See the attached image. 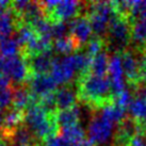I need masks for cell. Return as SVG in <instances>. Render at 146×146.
<instances>
[{
	"label": "cell",
	"instance_id": "3",
	"mask_svg": "<svg viewBox=\"0 0 146 146\" xmlns=\"http://www.w3.org/2000/svg\"><path fill=\"white\" fill-rule=\"evenodd\" d=\"M38 3L45 18L51 24L65 23L72 18L75 19L81 10V4L77 1H43Z\"/></svg>",
	"mask_w": 146,
	"mask_h": 146
},
{
	"label": "cell",
	"instance_id": "11",
	"mask_svg": "<svg viewBox=\"0 0 146 146\" xmlns=\"http://www.w3.org/2000/svg\"><path fill=\"white\" fill-rule=\"evenodd\" d=\"M70 36L73 37L77 45L80 47L88 44L92 40L93 28L89 18L85 16H78L70 21L68 25Z\"/></svg>",
	"mask_w": 146,
	"mask_h": 146
},
{
	"label": "cell",
	"instance_id": "33",
	"mask_svg": "<svg viewBox=\"0 0 146 146\" xmlns=\"http://www.w3.org/2000/svg\"><path fill=\"white\" fill-rule=\"evenodd\" d=\"M95 146H110L109 144H105V145H95Z\"/></svg>",
	"mask_w": 146,
	"mask_h": 146
},
{
	"label": "cell",
	"instance_id": "2",
	"mask_svg": "<svg viewBox=\"0 0 146 146\" xmlns=\"http://www.w3.org/2000/svg\"><path fill=\"white\" fill-rule=\"evenodd\" d=\"M111 94V83L109 78L105 76H97L88 73L79 80L78 96L86 104L102 107L108 104Z\"/></svg>",
	"mask_w": 146,
	"mask_h": 146
},
{
	"label": "cell",
	"instance_id": "14",
	"mask_svg": "<svg viewBox=\"0 0 146 146\" xmlns=\"http://www.w3.org/2000/svg\"><path fill=\"white\" fill-rule=\"evenodd\" d=\"M53 59L54 57H53L52 49V50H49L46 52L33 56L29 59H25V60H27L29 67L33 75H38V74H48L49 70H51Z\"/></svg>",
	"mask_w": 146,
	"mask_h": 146
},
{
	"label": "cell",
	"instance_id": "24",
	"mask_svg": "<svg viewBox=\"0 0 146 146\" xmlns=\"http://www.w3.org/2000/svg\"><path fill=\"white\" fill-rule=\"evenodd\" d=\"M78 48L79 46L70 35L57 40L53 44V50L65 56H69V53H72L73 51H77Z\"/></svg>",
	"mask_w": 146,
	"mask_h": 146
},
{
	"label": "cell",
	"instance_id": "29",
	"mask_svg": "<svg viewBox=\"0 0 146 146\" xmlns=\"http://www.w3.org/2000/svg\"><path fill=\"white\" fill-rule=\"evenodd\" d=\"M102 46H104V44L99 38H97V37L92 38L86 44V54H89L91 58L96 56V54L102 51Z\"/></svg>",
	"mask_w": 146,
	"mask_h": 146
},
{
	"label": "cell",
	"instance_id": "5",
	"mask_svg": "<svg viewBox=\"0 0 146 146\" xmlns=\"http://www.w3.org/2000/svg\"><path fill=\"white\" fill-rule=\"evenodd\" d=\"M116 16V8L110 2H94L89 8V21L93 32L96 35H104L108 32L109 26Z\"/></svg>",
	"mask_w": 146,
	"mask_h": 146
},
{
	"label": "cell",
	"instance_id": "9",
	"mask_svg": "<svg viewBox=\"0 0 146 146\" xmlns=\"http://www.w3.org/2000/svg\"><path fill=\"white\" fill-rule=\"evenodd\" d=\"M57 85L50 74H38L33 75L29 80V91L33 100L37 102L46 95L54 93L57 91Z\"/></svg>",
	"mask_w": 146,
	"mask_h": 146
},
{
	"label": "cell",
	"instance_id": "19",
	"mask_svg": "<svg viewBox=\"0 0 146 146\" xmlns=\"http://www.w3.org/2000/svg\"><path fill=\"white\" fill-rule=\"evenodd\" d=\"M17 21L11 8L0 12V40L9 38L13 31L16 30Z\"/></svg>",
	"mask_w": 146,
	"mask_h": 146
},
{
	"label": "cell",
	"instance_id": "10",
	"mask_svg": "<svg viewBox=\"0 0 146 146\" xmlns=\"http://www.w3.org/2000/svg\"><path fill=\"white\" fill-rule=\"evenodd\" d=\"M108 74H109V80L111 83L112 94L116 96L117 94L122 93L125 88V73L123 68L122 54L114 53L109 59V67H108Z\"/></svg>",
	"mask_w": 146,
	"mask_h": 146
},
{
	"label": "cell",
	"instance_id": "26",
	"mask_svg": "<svg viewBox=\"0 0 146 146\" xmlns=\"http://www.w3.org/2000/svg\"><path fill=\"white\" fill-rule=\"evenodd\" d=\"M130 16L132 18H138L141 16L143 13L146 12V0L141 1V0H137V1H128V11Z\"/></svg>",
	"mask_w": 146,
	"mask_h": 146
},
{
	"label": "cell",
	"instance_id": "22",
	"mask_svg": "<svg viewBox=\"0 0 146 146\" xmlns=\"http://www.w3.org/2000/svg\"><path fill=\"white\" fill-rule=\"evenodd\" d=\"M131 37L137 44L146 45V12L135 18L131 28Z\"/></svg>",
	"mask_w": 146,
	"mask_h": 146
},
{
	"label": "cell",
	"instance_id": "23",
	"mask_svg": "<svg viewBox=\"0 0 146 146\" xmlns=\"http://www.w3.org/2000/svg\"><path fill=\"white\" fill-rule=\"evenodd\" d=\"M61 135L64 137L66 140H68L70 143H73L75 146L81 144L82 142H84L85 140V131L82 128V126L80 124L75 126H72L69 128H65V129L61 130Z\"/></svg>",
	"mask_w": 146,
	"mask_h": 146
},
{
	"label": "cell",
	"instance_id": "31",
	"mask_svg": "<svg viewBox=\"0 0 146 146\" xmlns=\"http://www.w3.org/2000/svg\"><path fill=\"white\" fill-rule=\"evenodd\" d=\"M127 146H146V138L141 134H137L130 140Z\"/></svg>",
	"mask_w": 146,
	"mask_h": 146
},
{
	"label": "cell",
	"instance_id": "17",
	"mask_svg": "<svg viewBox=\"0 0 146 146\" xmlns=\"http://www.w3.org/2000/svg\"><path fill=\"white\" fill-rule=\"evenodd\" d=\"M139 126L134 119L126 118L124 119L118 127V130L116 132V143L118 145L127 146L130 140L137 135Z\"/></svg>",
	"mask_w": 146,
	"mask_h": 146
},
{
	"label": "cell",
	"instance_id": "18",
	"mask_svg": "<svg viewBox=\"0 0 146 146\" xmlns=\"http://www.w3.org/2000/svg\"><path fill=\"white\" fill-rule=\"evenodd\" d=\"M33 102L34 100L31 96L29 88H25L24 85H18L16 89H13L12 108L26 112Z\"/></svg>",
	"mask_w": 146,
	"mask_h": 146
},
{
	"label": "cell",
	"instance_id": "7",
	"mask_svg": "<svg viewBox=\"0 0 146 146\" xmlns=\"http://www.w3.org/2000/svg\"><path fill=\"white\" fill-rule=\"evenodd\" d=\"M114 126L115 125L113 123L108 121L100 114L94 116L88 126L89 141L94 146L109 144L114 137Z\"/></svg>",
	"mask_w": 146,
	"mask_h": 146
},
{
	"label": "cell",
	"instance_id": "32",
	"mask_svg": "<svg viewBox=\"0 0 146 146\" xmlns=\"http://www.w3.org/2000/svg\"><path fill=\"white\" fill-rule=\"evenodd\" d=\"M142 81L146 84V57L141 59V78Z\"/></svg>",
	"mask_w": 146,
	"mask_h": 146
},
{
	"label": "cell",
	"instance_id": "28",
	"mask_svg": "<svg viewBox=\"0 0 146 146\" xmlns=\"http://www.w3.org/2000/svg\"><path fill=\"white\" fill-rule=\"evenodd\" d=\"M69 30V27L65 23H58V24H52L51 28V37L54 38L56 41L65 37L67 31Z\"/></svg>",
	"mask_w": 146,
	"mask_h": 146
},
{
	"label": "cell",
	"instance_id": "8",
	"mask_svg": "<svg viewBox=\"0 0 146 146\" xmlns=\"http://www.w3.org/2000/svg\"><path fill=\"white\" fill-rule=\"evenodd\" d=\"M51 77L57 84L68 85V83L74 80V78L78 74L75 56L69 54L61 58H54L51 67Z\"/></svg>",
	"mask_w": 146,
	"mask_h": 146
},
{
	"label": "cell",
	"instance_id": "4",
	"mask_svg": "<svg viewBox=\"0 0 146 146\" xmlns=\"http://www.w3.org/2000/svg\"><path fill=\"white\" fill-rule=\"evenodd\" d=\"M0 75H3L14 83L23 85L25 82H29L32 78L33 73L29 67L27 60L21 54L13 57L0 56Z\"/></svg>",
	"mask_w": 146,
	"mask_h": 146
},
{
	"label": "cell",
	"instance_id": "25",
	"mask_svg": "<svg viewBox=\"0 0 146 146\" xmlns=\"http://www.w3.org/2000/svg\"><path fill=\"white\" fill-rule=\"evenodd\" d=\"M21 52V47L15 38H3L0 40V54L2 57H13Z\"/></svg>",
	"mask_w": 146,
	"mask_h": 146
},
{
	"label": "cell",
	"instance_id": "16",
	"mask_svg": "<svg viewBox=\"0 0 146 146\" xmlns=\"http://www.w3.org/2000/svg\"><path fill=\"white\" fill-rule=\"evenodd\" d=\"M128 110L134 121L139 122L140 127L146 130V94L139 93L138 96L132 99Z\"/></svg>",
	"mask_w": 146,
	"mask_h": 146
},
{
	"label": "cell",
	"instance_id": "20",
	"mask_svg": "<svg viewBox=\"0 0 146 146\" xmlns=\"http://www.w3.org/2000/svg\"><path fill=\"white\" fill-rule=\"evenodd\" d=\"M100 115L107 118L108 121L112 122L115 124H121V123L125 119V109L121 108L119 106L115 105V104H106L102 107L100 109Z\"/></svg>",
	"mask_w": 146,
	"mask_h": 146
},
{
	"label": "cell",
	"instance_id": "6",
	"mask_svg": "<svg viewBox=\"0 0 146 146\" xmlns=\"http://www.w3.org/2000/svg\"><path fill=\"white\" fill-rule=\"evenodd\" d=\"M108 42L111 48L121 51L128 46L131 38V28L125 17L116 16L113 18L108 29Z\"/></svg>",
	"mask_w": 146,
	"mask_h": 146
},
{
	"label": "cell",
	"instance_id": "12",
	"mask_svg": "<svg viewBox=\"0 0 146 146\" xmlns=\"http://www.w3.org/2000/svg\"><path fill=\"white\" fill-rule=\"evenodd\" d=\"M81 113V109L77 106H75L70 109L57 110L53 113V117L57 123L59 131H61L65 128H69L72 126L78 125Z\"/></svg>",
	"mask_w": 146,
	"mask_h": 146
},
{
	"label": "cell",
	"instance_id": "27",
	"mask_svg": "<svg viewBox=\"0 0 146 146\" xmlns=\"http://www.w3.org/2000/svg\"><path fill=\"white\" fill-rule=\"evenodd\" d=\"M132 95H131V92H130L129 90H124L122 93L117 94L116 96H115V102L114 104L115 105L119 106L121 108L123 109H126L127 107H129L131 102H132Z\"/></svg>",
	"mask_w": 146,
	"mask_h": 146
},
{
	"label": "cell",
	"instance_id": "15",
	"mask_svg": "<svg viewBox=\"0 0 146 146\" xmlns=\"http://www.w3.org/2000/svg\"><path fill=\"white\" fill-rule=\"evenodd\" d=\"M78 92L75 91L69 85H63L60 89H57L54 92L56 98V105L58 110H66L70 109L76 106Z\"/></svg>",
	"mask_w": 146,
	"mask_h": 146
},
{
	"label": "cell",
	"instance_id": "30",
	"mask_svg": "<svg viewBox=\"0 0 146 146\" xmlns=\"http://www.w3.org/2000/svg\"><path fill=\"white\" fill-rule=\"evenodd\" d=\"M45 146H75L62 135H54L45 141Z\"/></svg>",
	"mask_w": 146,
	"mask_h": 146
},
{
	"label": "cell",
	"instance_id": "21",
	"mask_svg": "<svg viewBox=\"0 0 146 146\" xmlns=\"http://www.w3.org/2000/svg\"><path fill=\"white\" fill-rule=\"evenodd\" d=\"M109 59L108 54L106 51L102 50V52L92 57L91 59V65H90V70L91 74L97 75V76H105L106 73H108V67H109Z\"/></svg>",
	"mask_w": 146,
	"mask_h": 146
},
{
	"label": "cell",
	"instance_id": "13",
	"mask_svg": "<svg viewBox=\"0 0 146 146\" xmlns=\"http://www.w3.org/2000/svg\"><path fill=\"white\" fill-rule=\"evenodd\" d=\"M123 68L125 77L130 82H137L141 78V60L132 51H125L122 54Z\"/></svg>",
	"mask_w": 146,
	"mask_h": 146
},
{
	"label": "cell",
	"instance_id": "1",
	"mask_svg": "<svg viewBox=\"0 0 146 146\" xmlns=\"http://www.w3.org/2000/svg\"><path fill=\"white\" fill-rule=\"evenodd\" d=\"M53 113L45 110L36 102H33L27 109L25 125L37 141L45 142L47 139L58 135L59 128L54 121Z\"/></svg>",
	"mask_w": 146,
	"mask_h": 146
}]
</instances>
